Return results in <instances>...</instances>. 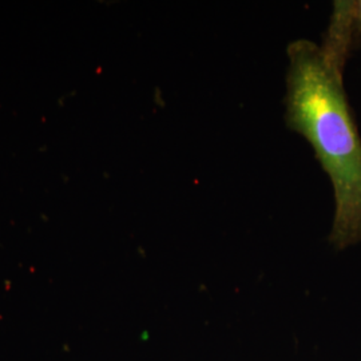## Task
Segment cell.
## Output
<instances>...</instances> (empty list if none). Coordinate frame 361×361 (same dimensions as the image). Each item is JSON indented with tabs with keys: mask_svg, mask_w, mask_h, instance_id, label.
Returning <instances> with one entry per match:
<instances>
[{
	"mask_svg": "<svg viewBox=\"0 0 361 361\" xmlns=\"http://www.w3.org/2000/svg\"><path fill=\"white\" fill-rule=\"evenodd\" d=\"M353 10H355V19H356L357 35L361 37V0H359V1H353Z\"/></svg>",
	"mask_w": 361,
	"mask_h": 361,
	"instance_id": "obj_2",
	"label": "cell"
},
{
	"mask_svg": "<svg viewBox=\"0 0 361 361\" xmlns=\"http://www.w3.org/2000/svg\"><path fill=\"white\" fill-rule=\"evenodd\" d=\"M288 56L286 126L308 141L331 180L329 241L345 249L361 241V137L344 89L345 63L308 39L292 42Z\"/></svg>",
	"mask_w": 361,
	"mask_h": 361,
	"instance_id": "obj_1",
	"label": "cell"
}]
</instances>
